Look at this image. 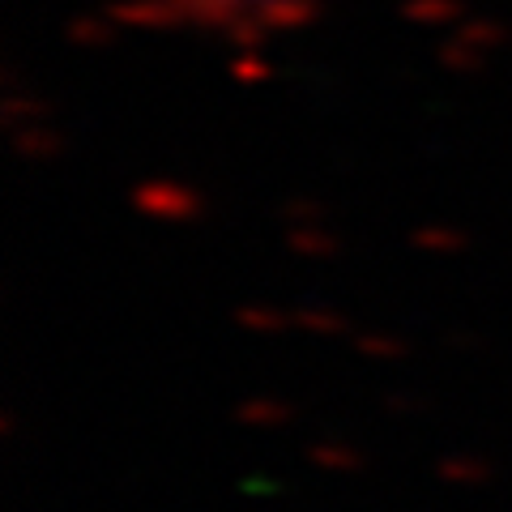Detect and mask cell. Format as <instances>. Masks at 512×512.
I'll list each match as a JSON object with an SVG mask.
<instances>
[{"label":"cell","instance_id":"6da1fadb","mask_svg":"<svg viewBox=\"0 0 512 512\" xmlns=\"http://www.w3.org/2000/svg\"><path fill=\"white\" fill-rule=\"evenodd\" d=\"M440 474H444V478H453V483H483V478H487V466H483V461H478V466H474V461H444Z\"/></svg>","mask_w":512,"mask_h":512},{"label":"cell","instance_id":"7a4b0ae2","mask_svg":"<svg viewBox=\"0 0 512 512\" xmlns=\"http://www.w3.org/2000/svg\"><path fill=\"white\" fill-rule=\"evenodd\" d=\"M316 461L329 470H355L359 466V457L346 453V448H316Z\"/></svg>","mask_w":512,"mask_h":512},{"label":"cell","instance_id":"3957f363","mask_svg":"<svg viewBox=\"0 0 512 512\" xmlns=\"http://www.w3.org/2000/svg\"><path fill=\"white\" fill-rule=\"evenodd\" d=\"M278 406H252V410H244V419H252V423H265V419H278Z\"/></svg>","mask_w":512,"mask_h":512}]
</instances>
